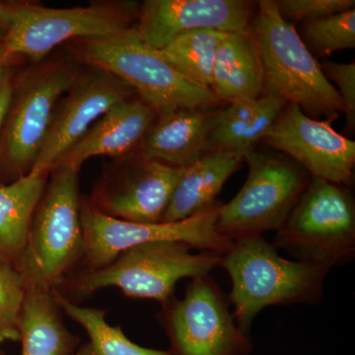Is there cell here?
I'll use <instances>...</instances> for the list:
<instances>
[{"label":"cell","mask_w":355,"mask_h":355,"mask_svg":"<svg viewBox=\"0 0 355 355\" xmlns=\"http://www.w3.org/2000/svg\"><path fill=\"white\" fill-rule=\"evenodd\" d=\"M219 266L230 277L229 302L234 306L236 323L247 335L265 308L319 303L330 272L323 266L282 258L277 247L261 235L234 240L222 254Z\"/></svg>","instance_id":"cell-1"},{"label":"cell","mask_w":355,"mask_h":355,"mask_svg":"<svg viewBox=\"0 0 355 355\" xmlns=\"http://www.w3.org/2000/svg\"><path fill=\"white\" fill-rule=\"evenodd\" d=\"M182 242H149L125 250L109 265L70 273L57 287L60 294L77 303L106 287H116L123 296L150 299L161 306L175 298L179 280L209 275L220 266L221 254L202 251Z\"/></svg>","instance_id":"cell-2"},{"label":"cell","mask_w":355,"mask_h":355,"mask_svg":"<svg viewBox=\"0 0 355 355\" xmlns=\"http://www.w3.org/2000/svg\"><path fill=\"white\" fill-rule=\"evenodd\" d=\"M251 31L263 67V96L296 105L313 119L326 116L330 123L345 114L335 86L294 25L279 15L275 0L258 2Z\"/></svg>","instance_id":"cell-3"},{"label":"cell","mask_w":355,"mask_h":355,"mask_svg":"<svg viewBox=\"0 0 355 355\" xmlns=\"http://www.w3.org/2000/svg\"><path fill=\"white\" fill-rule=\"evenodd\" d=\"M79 171L67 166H57L51 171L16 266L27 291L57 288L83 260Z\"/></svg>","instance_id":"cell-4"},{"label":"cell","mask_w":355,"mask_h":355,"mask_svg":"<svg viewBox=\"0 0 355 355\" xmlns=\"http://www.w3.org/2000/svg\"><path fill=\"white\" fill-rule=\"evenodd\" d=\"M70 43L78 60L118 77L157 116L178 109H216L222 104L209 87L183 76L144 43L135 27L106 38Z\"/></svg>","instance_id":"cell-5"},{"label":"cell","mask_w":355,"mask_h":355,"mask_svg":"<svg viewBox=\"0 0 355 355\" xmlns=\"http://www.w3.org/2000/svg\"><path fill=\"white\" fill-rule=\"evenodd\" d=\"M139 9L135 2H95L72 8L0 3L2 44L9 55H26L39 64L60 44L106 38L130 29Z\"/></svg>","instance_id":"cell-6"},{"label":"cell","mask_w":355,"mask_h":355,"mask_svg":"<svg viewBox=\"0 0 355 355\" xmlns=\"http://www.w3.org/2000/svg\"><path fill=\"white\" fill-rule=\"evenodd\" d=\"M277 249L296 261L343 266L355 256V202L345 184L311 178L298 202L277 231Z\"/></svg>","instance_id":"cell-7"},{"label":"cell","mask_w":355,"mask_h":355,"mask_svg":"<svg viewBox=\"0 0 355 355\" xmlns=\"http://www.w3.org/2000/svg\"><path fill=\"white\" fill-rule=\"evenodd\" d=\"M246 182L230 202L221 203L216 230L231 241L280 227L298 202L311 177L282 154L249 151Z\"/></svg>","instance_id":"cell-8"},{"label":"cell","mask_w":355,"mask_h":355,"mask_svg":"<svg viewBox=\"0 0 355 355\" xmlns=\"http://www.w3.org/2000/svg\"><path fill=\"white\" fill-rule=\"evenodd\" d=\"M228 297L209 275L191 279L183 299L161 306L157 320L174 355H250L254 345L236 323Z\"/></svg>","instance_id":"cell-9"},{"label":"cell","mask_w":355,"mask_h":355,"mask_svg":"<svg viewBox=\"0 0 355 355\" xmlns=\"http://www.w3.org/2000/svg\"><path fill=\"white\" fill-rule=\"evenodd\" d=\"M221 203L202 214L171 223H135L105 216L81 200L84 254L76 270H96L109 265L123 252L149 242H182L200 251L224 254L233 241L217 232Z\"/></svg>","instance_id":"cell-10"},{"label":"cell","mask_w":355,"mask_h":355,"mask_svg":"<svg viewBox=\"0 0 355 355\" xmlns=\"http://www.w3.org/2000/svg\"><path fill=\"white\" fill-rule=\"evenodd\" d=\"M78 72L71 60H43L26 72L17 87L14 85L2 158L16 179L36 164L58 103Z\"/></svg>","instance_id":"cell-11"},{"label":"cell","mask_w":355,"mask_h":355,"mask_svg":"<svg viewBox=\"0 0 355 355\" xmlns=\"http://www.w3.org/2000/svg\"><path fill=\"white\" fill-rule=\"evenodd\" d=\"M105 173L89 205L120 220L159 223L184 168L174 167L139 153L121 159Z\"/></svg>","instance_id":"cell-12"},{"label":"cell","mask_w":355,"mask_h":355,"mask_svg":"<svg viewBox=\"0 0 355 355\" xmlns=\"http://www.w3.org/2000/svg\"><path fill=\"white\" fill-rule=\"evenodd\" d=\"M133 94L128 84L105 70L93 67L84 71L79 69L58 103L34 168L51 172L96 121L116 105L132 99Z\"/></svg>","instance_id":"cell-13"},{"label":"cell","mask_w":355,"mask_h":355,"mask_svg":"<svg viewBox=\"0 0 355 355\" xmlns=\"http://www.w3.org/2000/svg\"><path fill=\"white\" fill-rule=\"evenodd\" d=\"M263 140L302 166L311 177L352 184L355 142L336 132L330 121L311 118L296 105L287 104Z\"/></svg>","instance_id":"cell-14"},{"label":"cell","mask_w":355,"mask_h":355,"mask_svg":"<svg viewBox=\"0 0 355 355\" xmlns=\"http://www.w3.org/2000/svg\"><path fill=\"white\" fill-rule=\"evenodd\" d=\"M254 14L252 2L244 0H146L135 30L144 43L161 50L191 32L248 31Z\"/></svg>","instance_id":"cell-15"},{"label":"cell","mask_w":355,"mask_h":355,"mask_svg":"<svg viewBox=\"0 0 355 355\" xmlns=\"http://www.w3.org/2000/svg\"><path fill=\"white\" fill-rule=\"evenodd\" d=\"M156 118L155 112L140 99L120 103L96 121L55 167L67 166L80 170L81 165L94 156L128 157L139 148Z\"/></svg>","instance_id":"cell-16"},{"label":"cell","mask_w":355,"mask_h":355,"mask_svg":"<svg viewBox=\"0 0 355 355\" xmlns=\"http://www.w3.org/2000/svg\"><path fill=\"white\" fill-rule=\"evenodd\" d=\"M219 109H178L157 116L139 153L174 167L186 168L209 151Z\"/></svg>","instance_id":"cell-17"},{"label":"cell","mask_w":355,"mask_h":355,"mask_svg":"<svg viewBox=\"0 0 355 355\" xmlns=\"http://www.w3.org/2000/svg\"><path fill=\"white\" fill-rule=\"evenodd\" d=\"M244 158L223 150H209L184 168L175 187L163 223L184 220L214 207L229 178L240 169Z\"/></svg>","instance_id":"cell-18"},{"label":"cell","mask_w":355,"mask_h":355,"mask_svg":"<svg viewBox=\"0 0 355 355\" xmlns=\"http://www.w3.org/2000/svg\"><path fill=\"white\" fill-rule=\"evenodd\" d=\"M210 90L221 103L263 96V67L253 33H227L217 49Z\"/></svg>","instance_id":"cell-19"},{"label":"cell","mask_w":355,"mask_h":355,"mask_svg":"<svg viewBox=\"0 0 355 355\" xmlns=\"http://www.w3.org/2000/svg\"><path fill=\"white\" fill-rule=\"evenodd\" d=\"M286 105L272 96L229 103L219 109L209 137V151H228L244 158L266 137Z\"/></svg>","instance_id":"cell-20"},{"label":"cell","mask_w":355,"mask_h":355,"mask_svg":"<svg viewBox=\"0 0 355 355\" xmlns=\"http://www.w3.org/2000/svg\"><path fill=\"white\" fill-rule=\"evenodd\" d=\"M21 355H76L78 336L69 331L53 291L28 289L20 317Z\"/></svg>","instance_id":"cell-21"},{"label":"cell","mask_w":355,"mask_h":355,"mask_svg":"<svg viewBox=\"0 0 355 355\" xmlns=\"http://www.w3.org/2000/svg\"><path fill=\"white\" fill-rule=\"evenodd\" d=\"M50 174L34 168L11 183L0 184V259L15 268Z\"/></svg>","instance_id":"cell-22"},{"label":"cell","mask_w":355,"mask_h":355,"mask_svg":"<svg viewBox=\"0 0 355 355\" xmlns=\"http://www.w3.org/2000/svg\"><path fill=\"white\" fill-rule=\"evenodd\" d=\"M53 293L62 313L87 334L88 342L80 345L76 355H174L170 349H147L133 343L121 327L108 323L106 311L83 307L64 297L57 289H53Z\"/></svg>","instance_id":"cell-23"},{"label":"cell","mask_w":355,"mask_h":355,"mask_svg":"<svg viewBox=\"0 0 355 355\" xmlns=\"http://www.w3.org/2000/svg\"><path fill=\"white\" fill-rule=\"evenodd\" d=\"M226 34L212 30L191 32L157 51L183 76L210 89L217 49Z\"/></svg>","instance_id":"cell-24"},{"label":"cell","mask_w":355,"mask_h":355,"mask_svg":"<svg viewBox=\"0 0 355 355\" xmlns=\"http://www.w3.org/2000/svg\"><path fill=\"white\" fill-rule=\"evenodd\" d=\"M301 39L311 53L330 55L355 46V9L301 24Z\"/></svg>","instance_id":"cell-25"},{"label":"cell","mask_w":355,"mask_h":355,"mask_svg":"<svg viewBox=\"0 0 355 355\" xmlns=\"http://www.w3.org/2000/svg\"><path fill=\"white\" fill-rule=\"evenodd\" d=\"M25 282L17 268L0 259V343L20 340Z\"/></svg>","instance_id":"cell-26"},{"label":"cell","mask_w":355,"mask_h":355,"mask_svg":"<svg viewBox=\"0 0 355 355\" xmlns=\"http://www.w3.org/2000/svg\"><path fill=\"white\" fill-rule=\"evenodd\" d=\"M279 15L287 22H312L354 9V0H275Z\"/></svg>","instance_id":"cell-27"},{"label":"cell","mask_w":355,"mask_h":355,"mask_svg":"<svg viewBox=\"0 0 355 355\" xmlns=\"http://www.w3.org/2000/svg\"><path fill=\"white\" fill-rule=\"evenodd\" d=\"M328 80L336 84L345 108L347 128L354 132L355 127V62L338 64L324 62L321 65Z\"/></svg>","instance_id":"cell-28"},{"label":"cell","mask_w":355,"mask_h":355,"mask_svg":"<svg viewBox=\"0 0 355 355\" xmlns=\"http://www.w3.org/2000/svg\"><path fill=\"white\" fill-rule=\"evenodd\" d=\"M14 83L7 64H0V130L8 116L12 104Z\"/></svg>","instance_id":"cell-29"},{"label":"cell","mask_w":355,"mask_h":355,"mask_svg":"<svg viewBox=\"0 0 355 355\" xmlns=\"http://www.w3.org/2000/svg\"><path fill=\"white\" fill-rule=\"evenodd\" d=\"M10 57L11 55L7 51L6 46L0 43V64H6L7 60Z\"/></svg>","instance_id":"cell-30"},{"label":"cell","mask_w":355,"mask_h":355,"mask_svg":"<svg viewBox=\"0 0 355 355\" xmlns=\"http://www.w3.org/2000/svg\"><path fill=\"white\" fill-rule=\"evenodd\" d=\"M4 39V30L3 28H2V26L0 25V43H2V41H3Z\"/></svg>","instance_id":"cell-31"},{"label":"cell","mask_w":355,"mask_h":355,"mask_svg":"<svg viewBox=\"0 0 355 355\" xmlns=\"http://www.w3.org/2000/svg\"><path fill=\"white\" fill-rule=\"evenodd\" d=\"M0 355H3V354H2L1 352H0Z\"/></svg>","instance_id":"cell-32"}]
</instances>
